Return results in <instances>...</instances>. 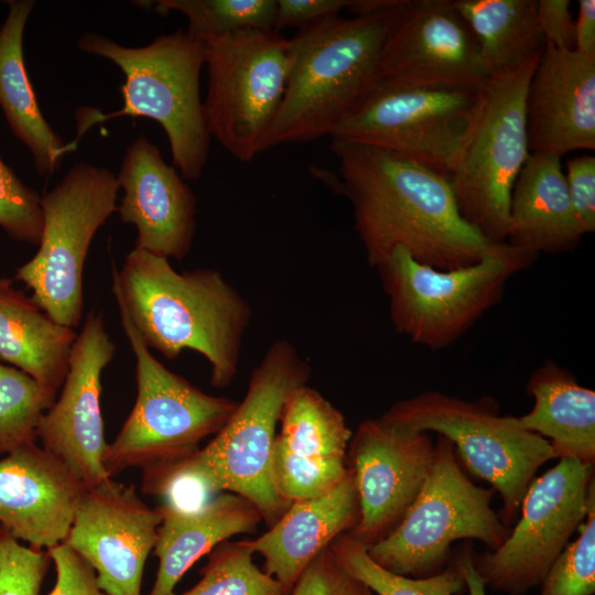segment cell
<instances>
[{
	"mask_svg": "<svg viewBox=\"0 0 595 595\" xmlns=\"http://www.w3.org/2000/svg\"><path fill=\"white\" fill-rule=\"evenodd\" d=\"M336 173L322 180L350 203L370 267L396 248L440 270L478 261L491 245L461 215L448 177L398 153L332 138Z\"/></svg>",
	"mask_w": 595,
	"mask_h": 595,
	"instance_id": "obj_1",
	"label": "cell"
},
{
	"mask_svg": "<svg viewBox=\"0 0 595 595\" xmlns=\"http://www.w3.org/2000/svg\"><path fill=\"white\" fill-rule=\"evenodd\" d=\"M311 366L288 340L274 342L253 369L235 411L203 447L143 468L142 491L180 508H196L220 493L238 495L272 526L286 510L273 470V446L285 400L307 385Z\"/></svg>",
	"mask_w": 595,
	"mask_h": 595,
	"instance_id": "obj_2",
	"label": "cell"
},
{
	"mask_svg": "<svg viewBox=\"0 0 595 595\" xmlns=\"http://www.w3.org/2000/svg\"><path fill=\"white\" fill-rule=\"evenodd\" d=\"M112 292L149 348L170 360L199 353L215 388L235 379L251 309L219 271L180 273L167 258L134 248L120 271L112 267Z\"/></svg>",
	"mask_w": 595,
	"mask_h": 595,
	"instance_id": "obj_3",
	"label": "cell"
},
{
	"mask_svg": "<svg viewBox=\"0 0 595 595\" xmlns=\"http://www.w3.org/2000/svg\"><path fill=\"white\" fill-rule=\"evenodd\" d=\"M401 3L394 0L382 10L298 29L289 39L284 96L262 151L331 137L376 80L380 52Z\"/></svg>",
	"mask_w": 595,
	"mask_h": 595,
	"instance_id": "obj_4",
	"label": "cell"
},
{
	"mask_svg": "<svg viewBox=\"0 0 595 595\" xmlns=\"http://www.w3.org/2000/svg\"><path fill=\"white\" fill-rule=\"evenodd\" d=\"M79 50L113 62L125 74L123 107L111 113L83 116L79 136L93 125L121 116L145 117L166 133L173 166L185 181L199 178L207 163L210 134L199 97L204 43L187 31L160 35L149 45L127 47L95 33H84Z\"/></svg>",
	"mask_w": 595,
	"mask_h": 595,
	"instance_id": "obj_5",
	"label": "cell"
},
{
	"mask_svg": "<svg viewBox=\"0 0 595 595\" xmlns=\"http://www.w3.org/2000/svg\"><path fill=\"white\" fill-rule=\"evenodd\" d=\"M542 52L480 87L448 175L462 217L490 244L506 242L512 186L530 154L526 95Z\"/></svg>",
	"mask_w": 595,
	"mask_h": 595,
	"instance_id": "obj_6",
	"label": "cell"
},
{
	"mask_svg": "<svg viewBox=\"0 0 595 595\" xmlns=\"http://www.w3.org/2000/svg\"><path fill=\"white\" fill-rule=\"evenodd\" d=\"M536 258L507 242L491 244L475 263L440 270L396 248L377 270L396 331L437 350L450 346L493 307L508 280Z\"/></svg>",
	"mask_w": 595,
	"mask_h": 595,
	"instance_id": "obj_7",
	"label": "cell"
},
{
	"mask_svg": "<svg viewBox=\"0 0 595 595\" xmlns=\"http://www.w3.org/2000/svg\"><path fill=\"white\" fill-rule=\"evenodd\" d=\"M123 332L136 358L137 397L128 418L104 455L110 478L132 468L182 459L215 435L238 402L208 394L169 370L142 342L122 302Z\"/></svg>",
	"mask_w": 595,
	"mask_h": 595,
	"instance_id": "obj_8",
	"label": "cell"
},
{
	"mask_svg": "<svg viewBox=\"0 0 595 595\" xmlns=\"http://www.w3.org/2000/svg\"><path fill=\"white\" fill-rule=\"evenodd\" d=\"M380 418L404 431L448 439L466 468L499 493L506 526L517 518L538 469L554 458L547 439L520 428L516 416L499 415L485 398L467 401L428 391L393 403Z\"/></svg>",
	"mask_w": 595,
	"mask_h": 595,
	"instance_id": "obj_9",
	"label": "cell"
},
{
	"mask_svg": "<svg viewBox=\"0 0 595 595\" xmlns=\"http://www.w3.org/2000/svg\"><path fill=\"white\" fill-rule=\"evenodd\" d=\"M493 493L473 484L454 444L440 435L422 489L398 526L367 548L368 555L388 571L419 578L444 570L456 540L476 539L496 550L511 529L491 509Z\"/></svg>",
	"mask_w": 595,
	"mask_h": 595,
	"instance_id": "obj_10",
	"label": "cell"
},
{
	"mask_svg": "<svg viewBox=\"0 0 595 595\" xmlns=\"http://www.w3.org/2000/svg\"><path fill=\"white\" fill-rule=\"evenodd\" d=\"M119 185L105 167L74 164L41 196L39 250L15 271L33 301L56 323L74 328L83 317V273L96 231L117 210Z\"/></svg>",
	"mask_w": 595,
	"mask_h": 595,
	"instance_id": "obj_11",
	"label": "cell"
},
{
	"mask_svg": "<svg viewBox=\"0 0 595 595\" xmlns=\"http://www.w3.org/2000/svg\"><path fill=\"white\" fill-rule=\"evenodd\" d=\"M207 65L206 128L240 162L262 152L282 102L289 39L274 30H240L201 39Z\"/></svg>",
	"mask_w": 595,
	"mask_h": 595,
	"instance_id": "obj_12",
	"label": "cell"
},
{
	"mask_svg": "<svg viewBox=\"0 0 595 595\" xmlns=\"http://www.w3.org/2000/svg\"><path fill=\"white\" fill-rule=\"evenodd\" d=\"M479 90L374 82L331 138L398 153L448 177L469 129Z\"/></svg>",
	"mask_w": 595,
	"mask_h": 595,
	"instance_id": "obj_13",
	"label": "cell"
},
{
	"mask_svg": "<svg viewBox=\"0 0 595 595\" xmlns=\"http://www.w3.org/2000/svg\"><path fill=\"white\" fill-rule=\"evenodd\" d=\"M594 465L574 458L558 464L528 487L521 517L496 550L473 553L485 586L521 595L540 585L554 561L583 523L588 507Z\"/></svg>",
	"mask_w": 595,
	"mask_h": 595,
	"instance_id": "obj_14",
	"label": "cell"
},
{
	"mask_svg": "<svg viewBox=\"0 0 595 595\" xmlns=\"http://www.w3.org/2000/svg\"><path fill=\"white\" fill-rule=\"evenodd\" d=\"M488 78L477 40L452 0H402L385 39L375 82L480 88Z\"/></svg>",
	"mask_w": 595,
	"mask_h": 595,
	"instance_id": "obj_15",
	"label": "cell"
},
{
	"mask_svg": "<svg viewBox=\"0 0 595 595\" xmlns=\"http://www.w3.org/2000/svg\"><path fill=\"white\" fill-rule=\"evenodd\" d=\"M434 456L428 432L404 431L380 416L364 420L347 448L359 506L347 533L367 548L386 538L422 489Z\"/></svg>",
	"mask_w": 595,
	"mask_h": 595,
	"instance_id": "obj_16",
	"label": "cell"
},
{
	"mask_svg": "<svg viewBox=\"0 0 595 595\" xmlns=\"http://www.w3.org/2000/svg\"><path fill=\"white\" fill-rule=\"evenodd\" d=\"M116 346L104 314L90 311L72 346L62 392L42 415L37 439L85 486L110 477L104 467L108 443L100 404L101 374L112 360Z\"/></svg>",
	"mask_w": 595,
	"mask_h": 595,
	"instance_id": "obj_17",
	"label": "cell"
},
{
	"mask_svg": "<svg viewBox=\"0 0 595 595\" xmlns=\"http://www.w3.org/2000/svg\"><path fill=\"white\" fill-rule=\"evenodd\" d=\"M160 521L133 486L109 478L84 490L63 543L93 567L107 595H141Z\"/></svg>",
	"mask_w": 595,
	"mask_h": 595,
	"instance_id": "obj_18",
	"label": "cell"
},
{
	"mask_svg": "<svg viewBox=\"0 0 595 595\" xmlns=\"http://www.w3.org/2000/svg\"><path fill=\"white\" fill-rule=\"evenodd\" d=\"M278 429L274 479L288 504L322 494L348 474L353 432L343 413L317 390L304 385L292 391Z\"/></svg>",
	"mask_w": 595,
	"mask_h": 595,
	"instance_id": "obj_19",
	"label": "cell"
},
{
	"mask_svg": "<svg viewBox=\"0 0 595 595\" xmlns=\"http://www.w3.org/2000/svg\"><path fill=\"white\" fill-rule=\"evenodd\" d=\"M123 196L120 219L137 228L136 249L177 260L191 250L196 228V198L159 148L140 136L127 148L117 176Z\"/></svg>",
	"mask_w": 595,
	"mask_h": 595,
	"instance_id": "obj_20",
	"label": "cell"
},
{
	"mask_svg": "<svg viewBox=\"0 0 595 595\" xmlns=\"http://www.w3.org/2000/svg\"><path fill=\"white\" fill-rule=\"evenodd\" d=\"M530 152L595 149V53L545 44L526 95Z\"/></svg>",
	"mask_w": 595,
	"mask_h": 595,
	"instance_id": "obj_21",
	"label": "cell"
},
{
	"mask_svg": "<svg viewBox=\"0 0 595 595\" xmlns=\"http://www.w3.org/2000/svg\"><path fill=\"white\" fill-rule=\"evenodd\" d=\"M85 489L42 446L18 447L0 459V526L18 540L47 550L64 542Z\"/></svg>",
	"mask_w": 595,
	"mask_h": 595,
	"instance_id": "obj_22",
	"label": "cell"
},
{
	"mask_svg": "<svg viewBox=\"0 0 595 595\" xmlns=\"http://www.w3.org/2000/svg\"><path fill=\"white\" fill-rule=\"evenodd\" d=\"M358 496L351 469L331 489L289 505L260 537L249 540L264 560V572L285 595L303 570L339 536L357 522Z\"/></svg>",
	"mask_w": 595,
	"mask_h": 595,
	"instance_id": "obj_23",
	"label": "cell"
},
{
	"mask_svg": "<svg viewBox=\"0 0 595 595\" xmlns=\"http://www.w3.org/2000/svg\"><path fill=\"white\" fill-rule=\"evenodd\" d=\"M153 548L159 567L148 595H175L176 584L203 555L232 536L252 533L262 520L245 498L220 493L196 508L163 502Z\"/></svg>",
	"mask_w": 595,
	"mask_h": 595,
	"instance_id": "obj_24",
	"label": "cell"
},
{
	"mask_svg": "<svg viewBox=\"0 0 595 595\" xmlns=\"http://www.w3.org/2000/svg\"><path fill=\"white\" fill-rule=\"evenodd\" d=\"M582 236L561 158L530 152L512 186L506 242L538 256L571 251Z\"/></svg>",
	"mask_w": 595,
	"mask_h": 595,
	"instance_id": "obj_25",
	"label": "cell"
},
{
	"mask_svg": "<svg viewBox=\"0 0 595 595\" xmlns=\"http://www.w3.org/2000/svg\"><path fill=\"white\" fill-rule=\"evenodd\" d=\"M6 3L9 12L0 28V107L14 137L30 150L37 174L51 175L75 145L65 144L45 120L25 68L23 33L36 2Z\"/></svg>",
	"mask_w": 595,
	"mask_h": 595,
	"instance_id": "obj_26",
	"label": "cell"
},
{
	"mask_svg": "<svg viewBox=\"0 0 595 595\" xmlns=\"http://www.w3.org/2000/svg\"><path fill=\"white\" fill-rule=\"evenodd\" d=\"M74 328L52 320L13 280L0 277V359L55 399L68 371Z\"/></svg>",
	"mask_w": 595,
	"mask_h": 595,
	"instance_id": "obj_27",
	"label": "cell"
},
{
	"mask_svg": "<svg viewBox=\"0 0 595 595\" xmlns=\"http://www.w3.org/2000/svg\"><path fill=\"white\" fill-rule=\"evenodd\" d=\"M527 391L534 400L533 408L516 416L517 424L547 437L554 458L594 465L595 392L552 360L531 374Z\"/></svg>",
	"mask_w": 595,
	"mask_h": 595,
	"instance_id": "obj_28",
	"label": "cell"
},
{
	"mask_svg": "<svg viewBox=\"0 0 595 595\" xmlns=\"http://www.w3.org/2000/svg\"><path fill=\"white\" fill-rule=\"evenodd\" d=\"M475 35L489 74L509 69L542 52L538 0H452Z\"/></svg>",
	"mask_w": 595,
	"mask_h": 595,
	"instance_id": "obj_29",
	"label": "cell"
},
{
	"mask_svg": "<svg viewBox=\"0 0 595 595\" xmlns=\"http://www.w3.org/2000/svg\"><path fill=\"white\" fill-rule=\"evenodd\" d=\"M328 548L338 563L375 595H458L466 587L458 552L440 573L416 578L380 566L368 555L367 547L348 533L337 537Z\"/></svg>",
	"mask_w": 595,
	"mask_h": 595,
	"instance_id": "obj_30",
	"label": "cell"
},
{
	"mask_svg": "<svg viewBox=\"0 0 595 595\" xmlns=\"http://www.w3.org/2000/svg\"><path fill=\"white\" fill-rule=\"evenodd\" d=\"M161 15L172 11L188 20L187 33L197 39L240 30H274L277 0H159Z\"/></svg>",
	"mask_w": 595,
	"mask_h": 595,
	"instance_id": "obj_31",
	"label": "cell"
},
{
	"mask_svg": "<svg viewBox=\"0 0 595 595\" xmlns=\"http://www.w3.org/2000/svg\"><path fill=\"white\" fill-rule=\"evenodd\" d=\"M249 540L223 542L208 556L199 582L183 595H285L253 562Z\"/></svg>",
	"mask_w": 595,
	"mask_h": 595,
	"instance_id": "obj_32",
	"label": "cell"
},
{
	"mask_svg": "<svg viewBox=\"0 0 595 595\" xmlns=\"http://www.w3.org/2000/svg\"><path fill=\"white\" fill-rule=\"evenodd\" d=\"M54 401L32 377L0 364V455L35 443L40 420Z\"/></svg>",
	"mask_w": 595,
	"mask_h": 595,
	"instance_id": "obj_33",
	"label": "cell"
},
{
	"mask_svg": "<svg viewBox=\"0 0 595 595\" xmlns=\"http://www.w3.org/2000/svg\"><path fill=\"white\" fill-rule=\"evenodd\" d=\"M580 534L554 561L540 595H593L595 593V480Z\"/></svg>",
	"mask_w": 595,
	"mask_h": 595,
	"instance_id": "obj_34",
	"label": "cell"
},
{
	"mask_svg": "<svg viewBox=\"0 0 595 595\" xmlns=\"http://www.w3.org/2000/svg\"><path fill=\"white\" fill-rule=\"evenodd\" d=\"M0 227L14 240L39 246L43 230L41 196L0 158Z\"/></svg>",
	"mask_w": 595,
	"mask_h": 595,
	"instance_id": "obj_35",
	"label": "cell"
},
{
	"mask_svg": "<svg viewBox=\"0 0 595 595\" xmlns=\"http://www.w3.org/2000/svg\"><path fill=\"white\" fill-rule=\"evenodd\" d=\"M48 560L46 551L23 545L0 526V595H39Z\"/></svg>",
	"mask_w": 595,
	"mask_h": 595,
	"instance_id": "obj_36",
	"label": "cell"
},
{
	"mask_svg": "<svg viewBox=\"0 0 595 595\" xmlns=\"http://www.w3.org/2000/svg\"><path fill=\"white\" fill-rule=\"evenodd\" d=\"M288 595H375L349 574L329 548L321 552L301 573Z\"/></svg>",
	"mask_w": 595,
	"mask_h": 595,
	"instance_id": "obj_37",
	"label": "cell"
},
{
	"mask_svg": "<svg viewBox=\"0 0 595 595\" xmlns=\"http://www.w3.org/2000/svg\"><path fill=\"white\" fill-rule=\"evenodd\" d=\"M46 552L56 571L55 584L48 595H107L93 567L69 547L60 543Z\"/></svg>",
	"mask_w": 595,
	"mask_h": 595,
	"instance_id": "obj_38",
	"label": "cell"
},
{
	"mask_svg": "<svg viewBox=\"0 0 595 595\" xmlns=\"http://www.w3.org/2000/svg\"><path fill=\"white\" fill-rule=\"evenodd\" d=\"M564 176L583 235L593 232L595 230V156L587 154L567 160Z\"/></svg>",
	"mask_w": 595,
	"mask_h": 595,
	"instance_id": "obj_39",
	"label": "cell"
},
{
	"mask_svg": "<svg viewBox=\"0 0 595 595\" xmlns=\"http://www.w3.org/2000/svg\"><path fill=\"white\" fill-rule=\"evenodd\" d=\"M350 0H277L274 31L289 26H307L336 17L347 9Z\"/></svg>",
	"mask_w": 595,
	"mask_h": 595,
	"instance_id": "obj_40",
	"label": "cell"
},
{
	"mask_svg": "<svg viewBox=\"0 0 595 595\" xmlns=\"http://www.w3.org/2000/svg\"><path fill=\"white\" fill-rule=\"evenodd\" d=\"M570 0H538L537 24L545 44L574 50V19Z\"/></svg>",
	"mask_w": 595,
	"mask_h": 595,
	"instance_id": "obj_41",
	"label": "cell"
},
{
	"mask_svg": "<svg viewBox=\"0 0 595 595\" xmlns=\"http://www.w3.org/2000/svg\"><path fill=\"white\" fill-rule=\"evenodd\" d=\"M574 20V51L595 53V0H578Z\"/></svg>",
	"mask_w": 595,
	"mask_h": 595,
	"instance_id": "obj_42",
	"label": "cell"
},
{
	"mask_svg": "<svg viewBox=\"0 0 595 595\" xmlns=\"http://www.w3.org/2000/svg\"><path fill=\"white\" fill-rule=\"evenodd\" d=\"M473 553L469 547H465L458 551L466 588L469 595H486V586L474 567Z\"/></svg>",
	"mask_w": 595,
	"mask_h": 595,
	"instance_id": "obj_43",
	"label": "cell"
}]
</instances>
